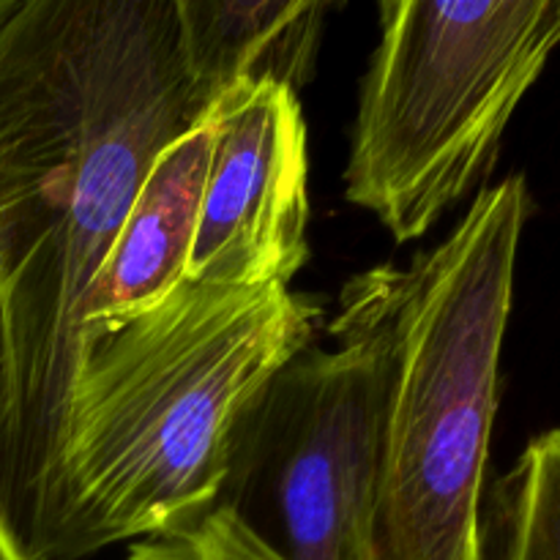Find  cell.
<instances>
[{"mask_svg": "<svg viewBox=\"0 0 560 560\" xmlns=\"http://www.w3.org/2000/svg\"><path fill=\"white\" fill-rule=\"evenodd\" d=\"M197 120L173 0H14L0 14V509L33 560H58L93 279L153 156Z\"/></svg>", "mask_w": 560, "mask_h": 560, "instance_id": "6da1fadb", "label": "cell"}, {"mask_svg": "<svg viewBox=\"0 0 560 560\" xmlns=\"http://www.w3.org/2000/svg\"><path fill=\"white\" fill-rule=\"evenodd\" d=\"M481 560H560V427L530 438L481 503Z\"/></svg>", "mask_w": 560, "mask_h": 560, "instance_id": "9c48e42d", "label": "cell"}, {"mask_svg": "<svg viewBox=\"0 0 560 560\" xmlns=\"http://www.w3.org/2000/svg\"><path fill=\"white\" fill-rule=\"evenodd\" d=\"M558 49L560 0L381 3L345 197L397 244L421 238L490 173Z\"/></svg>", "mask_w": 560, "mask_h": 560, "instance_id": "277c9868", "label": "cell"}, {"mask_svg": "<svg viewBox=\"0 0 560 560\" xmlns=\"http://www.w3.org/2000/svg\"><path fill=\"white\" fill-rule=\"evenodd\" d=\"M0 560H33L20 545V539L11 530L9 520H5L3 509H0Z\"/></svg>", "mask_w": 560, "mask_h": 560, "instance_id": "8fae6325", "label": "cell"}, {"mask_svg": "<svg viewBox=\"0 0 560 560\" xmlns=\"http://www.w3.org/2000/svg\"><path fill=\"white\" fill-rule=\"evenodd\" d=\"M320 306L290 288L186 279L151 310L77 345L66 408L58 560L142 541L208 512L233 427L315 339Z\"/></svg>", "mask_w": 560, "mask_h": 560, "instance_id": "7a4b0ae2", "label": "cell"}, {"mask_svg": "<svg viewBox=\"0 0 560 560\" xmlns=\"http://www.w3.org/2000/svg\"><path fill=\"white\" fill-rule=\"evenodd\" d=\"M388 271L350 279L328 326L279 366L233 427L213 506L228 509L284 560H372Z\"/></svg>", "mask_w": 560, "mask_h": 560, "instance_id": "5b68a950", "label": "cell"}, {"mask_svg": "<svg viewBox=\"0 0 560 560\" xmlns=\"http://www.w3.org/2000/svg\"><path fill=\"white\" fill-rule=\"evenodd\" d=\"M175 47L202 115L241 85L299 93L320 55L328 0H173Z\"/></svg>", "mask_w": 560, "mask_h": 560, "instance_id": "ba28073f", "label": "cell"}, {"mask_svg": "<svg viewBox=\"0 0 560 560\" xmlns=\"http://www.w3.org/2000/svg\"><path fill=\"white\" fill-rule=\"evenodd\" d=\"M211 162V120L200 118L153 156L93 279L82 326L107 328L151 310L186 282Z\"/></svg>", "mask_w": 560, "mask_h": 560, "instance_id": "52a82bcc", "label": "cell"}, {"mask_svg": "<svg viewBox=\"0 0 560 560\" xmlns=\"http://www.w3.org/2000/svg\"><path fill=\"white\" fill-rule=\"evenodd\" d=\"M530 211L525 175H509L476 195L441 244L388 271L372 560H481L503 339Z\"/></svg>", "mask_w": 560, "mask_h": 560, "instance_id": "3957f363", "label": "cell"}, {"mask_svg": "<svg viewBox=\"0 0 560 560\" xmlns=\"http://www.w3.org/2000/svg\"><path fill=\"white\" fill-rule=\"evenodd\" d=\"M202 118L211 120V162L186 279L290 288L310 260V156L299 93L241 85Z\"/></svg>", "mask_w": 560, "mask_h": 560, "instance_id": "8992f818", "label": "cell"}, {"mask_svg": "<svg viewBox=\"0 0 560 560\" xmlns=\"http://www.w3.org/2000/svg\"><path fill=\"white\" fill-rule=\"evenodd\" d=\"M129 560H284L257 539L228 509L208 512L175 525L167 534L135 541Z\"/></svg>", "mask_w": 560, "mask_h": 560, "instance_id": "30bf717a", "label": "cell"}, {"mask_svg": "<svg viewBox=\"0 0 560 560\" xmlns=\"http://www.w3.org/2000/svg\"><path fill=\"white\" fill-rule=\"evenodd\" d=\"M11 3H14V0H0V14H5V11L11 9Z\"/></svg>", "mask_w": 560, "mask_h": 560, "instance_id": "7c38bea8", "label": "cell"}]
</instances>
